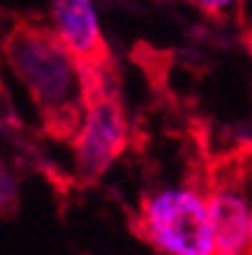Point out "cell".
<instances>
[{
	"label": "cell",
	"mask_w": 252,
	"mask_h": 255,
	"mask_svg": "<svg viewBox=\"0 0 252 255\" xmlns=\"http://www.w3.org/2000/svg\"><path fill=\"white\" fill-rule=\"evenodd\" d=\"M5 63L43 124L61 136H74L93 91V68L43 23H15L8 30Z\"/></svg>",
	"instance_id": "cell-1"
},
{
	"label": "cell",
	"mask_w": 252,
	"mask_h": 255,
	"mask_svg": "<svg viewBox=\"0 0 252 255\" xmlns=\"http://www.w3.org/2000/svg\"><path fill=\"white\" fill-rule=\"evenodd\" d=\"M136 233L162 255H217L207 192L197 185H162L141 197Z\"/></svg>",
	"instance_id": "cell-2"
},
{
	"label": "cell",
	"mask_w": 252,
	"mask_h": 255,
	"mask_svg": "<svg viewBox=\"0 0 252 255\" xmlns=\"http://www.w3.org/2000/svg\"><path fill=\"white\" fill-rule=\"evenodd\" d=\"M131 139L129 117L124 104L111 89H106L103 76L93 71V91L81 114V122L71 136L74 172L81 182H98L126 152Z\"/></svg>",
	"instance_id": "cell-3"
},
{
	"label": "cell",
	"mask_w": 252,
	"mask_h": 255,
	"mask_svg": "<svg viewBox=\"0 0 252 255\" xmlns=\"http://www.w3.org/2000/svg\"><path fill=\"white\" fill-rule=\"evenodd\" d=\"M46 25L86 66L98 68L106 58V35L96 0H48Z\"/></svg>",
	"instance_id": "cell-4"
},
{
	"label": "cell",
	"mask_w": 252,
	"mask_h": 255,
	"mask_svg": "<svg viewBox=\"0 0 252 255\" xmlns=\"http://www.w3.org/2000/svg\"><path fill=\"white\" fill-rule=\"evenodd\" d=\"M214 248L217 255H252L250 250V212L252 200L240 179L227 177L207 190Z\"/></svg>",
	"instance_id": "cell-5"
},
{
	"label": "cell",
	"mask_w": 252,
	"mask_h": 255,
	"mask_svg": "<svg viewBox=\"0 0 252 255\" xmlns=\"http://www.w3.org/2000/svg\"><path fill=\"white\" fill-rule=\"evenodd\" d=\"M20 202V179L13 172V167L8 162H3V169H0V207H3L5 215H10Z\"/></svg>",
	"instance_id": "cell-6"
},
{
	"label": "cell",
	"mask_w": 252,
	"mask_h": 255,
	"mask_svg": "<svg viewBox=\"0 0 252 255\" xmlns=\"http://www.w3.org/2000/svg\"><path fill=\"white\" fill-rule=\"evenodd\" d=\"M187 3L207 18H232L242 10L245 0H187Z\"/></svg>",
	"instance_id": "cell-7"
},
{
	"label": "cell",
	"mask_w": 252,
	"mask_h": 255,
	"mask_svg": "<svg viewBox=\"0 0 252 255\" xmlns=\"http://www.w3.org/2000/svg\"><path fill=\"white\" fill-rule=\"evenodd\" d=\"M250 250H252V212H250Z\"/></svg>",
	"instance_id": "cell-8"
},
{
	"label": "cell",
	"mask_w": 252,
	"mask_h": 255,
	"mask_svg": "<svg viewBox=\"0 0 252 255\" xmlns=\"http://www.w3.org/2000/svg\"><path fill=\"white\" fill-rule=\"evenodd\" d=\"M247 43H250V48H252V25H250V33H247Z\"/></svg>",
	"instance_id": "cell-9"
}]
</instances>
